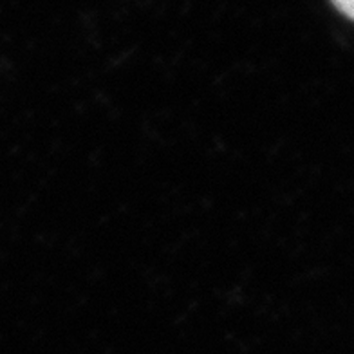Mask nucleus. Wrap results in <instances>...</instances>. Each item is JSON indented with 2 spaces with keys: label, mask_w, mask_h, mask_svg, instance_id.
Masks as SVG:
<instances>
[{
  "label": "nucleus",
  "mask_w": 354,
  "mask_h": 354,
  "mask_svg": "<svg viewBox=\"0 0 354 354\" xmlns=\"http://www.w3.org/2000/svg\"><path fill=\"white\" fill-rule=\"evenodd\" d=\"M333 4L345 15V17H349L353 19L354 13V0H333Z\"/></svg>",
  "instance_id": "nucleus-1"
}]
</instances>
